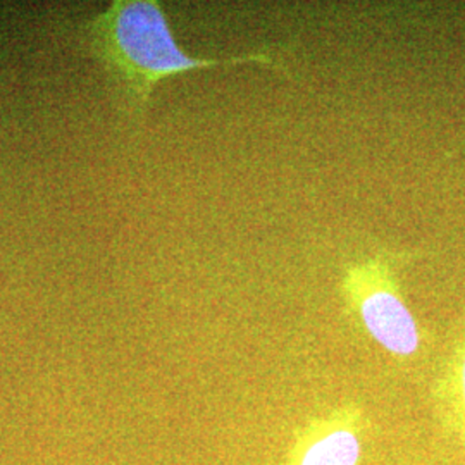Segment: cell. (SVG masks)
<instances>
[{
    "instance_id": "1",
    "label": "cell",
    "mask_w": 465,
    "mask_h": 465,
    "mask_svg": "<svg viewBox=\"0 0 465 465\" xmlns=\"http://www.w3.org/2000/svg\"><path fill=\"white\" fill-rule=\"evenodd\" d=\"M84 47L105 71L128 116L140 117L159 82L202 67L262 63L274 64L264 50L228 59L193 57L171 30L157 0H114L82 26Z\"/></svg>"
},
{
    "instance_id": "2",
    "label": "cell",
    "mask_w": 465,
    "mask_h": 465,
    "mask_svg": "<svg viewBox=\"0 0 465 465\" xmlns=\"http://www.w3.org/2000/svg\"><path fill=\"white\" fill-rule=\"evenodd\" d=\"M341 293L350 316L382 350L400 361L419 353L420 328L400 292L391 259L381 255L350 266Z\"/></svg>"
},
{
    "instance_id": "3",
    "label": "cell",
    "mask_w": 465,
    "mask_h": 465,
    "mask_svg": "<svg viewBox=\"0 0 465 465\" xmlns=\"http://www.w3.org/2000/svg\"><path fill=\"white\" fill-rule=\"evenodd\" d=\"M367 431L366 411L341 403L299 426L278 465H361Z\"/></svg>"
},
{
    "instance_id": "4",
    "label": "cell",
    "mask_w": 465,
    "mask_h": 465,
    "mask_svg": "<svg viewBox=\"0 0 465 465\" xmlns=\"http://www.w3.org/2000/svg\"><path fill=\"white\" fill-rule=\"evenodd\" d=\"M432 405L445 432L465 449V317L432 384Z\"/></svg>"
}]
</instances>
